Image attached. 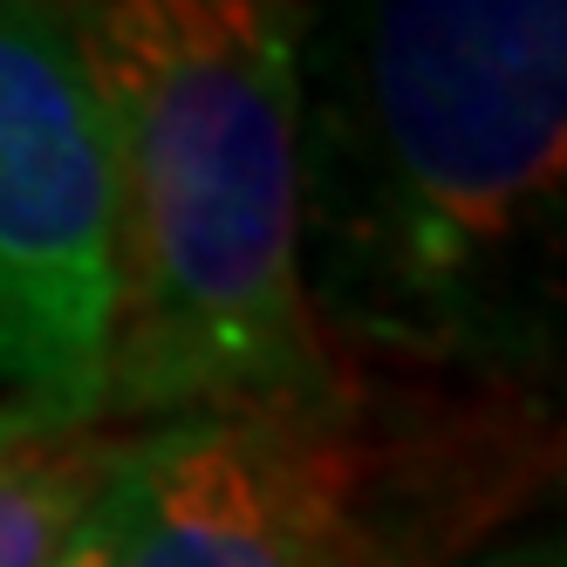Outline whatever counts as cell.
I'll use <instances>...</instances> for the list:
<instances>
[{
	"label": "cell",
	"mask_w": 567,
	"mask_h": 567,
	"mask_svg": "<svg viewBox=\"0 0 567 567\" xmlns=\"http://www.w3.org/2000/svg\"><path fill=\"white\" fill-rule=\"evenodd\" d=\"M301 301L342 370L554 390L567 0L301 14Z\"/></svg>",
	"instance_id": "obj_1"
},
{
	"label": "cell",
	"mask_w": 567,
	"mask_h": 567,
	"mask_svg": "<svg viewBox=\"0 0 567 567\" xmlns=\"http://www.w3.org/2000/svg\"><path fill=\"white\" fill-rule=\"evenodd\" d=\"M301 0H75L110 151L103 424L342 390L301 301Z\"/></svg>",
	"instance_id": "obj_2"
},
{
	"label": "cell",
	"mask_w": 567,
	"mask_h": 567,
	"mask_svg": "<svg viewBox=\"0 0 567 567\" xmlns=\"http://www.w3.org/2000/svg\"><path fill=\"white\" fill-rule=\"evenodd\" d=\"M110 151L69 21L0 14V390L103 411ZM103 424V417H96Z\"/></svg>",
	"instance_id": "obj_3"
},
{
	"label": "cell",
	"mask_w": 567,
	"mask_h": 567,
	"mask_svg": "<svg viewBox=\"0 0 567 567\" xmlns=\"http://www.w3.org/2000/svg\"><path fill=\"white\" fill-rule=\"evenodd\" d=\"M144 444L151 431L124 424H28L0 437V567H55Z\"/></svg>",
	"instance_id": "obj_4"
},
{
	"label": "cell",
	"mask_w": 567,
	"mask_h": 567,
	"mask_svg": "<svg viewBox=\"0 0 567 567\" xmlns=\"http://www.w3.org/2000/svg\"><path fill=\"white\" fill-rule=\"evenodd\" d=\"M137 472V465H131ZM131 472L116 478V493L83 519V534H75L62 554H55V567H124V519H131Z\"/></svg>",
	"instance_id": "obj_5"
},
{
	"label": "cell",
	"mask_w": 567,
	"mask_h": 567,
	"mask_svg": "<svg viewBox=\"0 0 567 567\" xmlns=\"http://www.w3.org/2000/svg\"><path fill=\"white\" fill-rule=\"evenodd\" d=\"M452 567H560V526L547 519H526V526H506V534L478 540L472 554H458Z\"/></svg>",
	"instance_id": "obj_6"
},
{
	"label": "cell",
	"mask_w": 567,
	"mask_h": 567,
	"mask_svg": "<svg viewBox=\"0 0 567 567\" xmlns=\"http://www.w3.org/2000/svg\"><path fill=\"white\" fill-rule=\"evenodd\" d=\"M0 14H42V21H69L75 0H0Z\"/></svg>",
	"instance_id": "obj_7"
}]
</instances>
